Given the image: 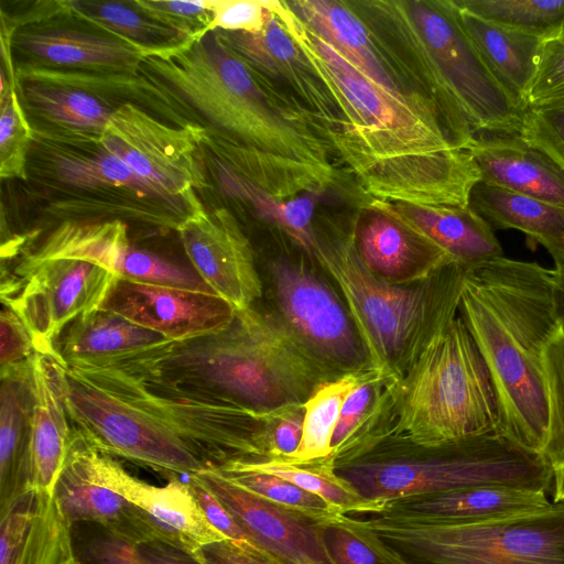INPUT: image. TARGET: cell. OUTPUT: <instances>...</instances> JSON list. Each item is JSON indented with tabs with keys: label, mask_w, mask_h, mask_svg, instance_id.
Masks as SVG:
<instances>
[{
	"label": "cell",
	"mask_w": 564,
	"mask_h": 564,
	"mask_svg": "<svg viewBox=\"0 0 564 564\" xmlns=\"http://www.w3.org/2000/svg\"><path fill=\"white\" fill-rule=\"evenodd\" d=\"M273 11L341 113L330 135L378 202L469 207L480 181L471 154L429 97L383 86L312 32L285 1Z\"/></svg>",
	"instance_id": "cell-1"
},
{
	"label": "cell",
	"mask_w": 564,
	"mask_h": 564,
	"mask_svg": "<svg viewBox=\"0 0 564 564\" xmlns=\"http://www.w3.org/2000/svg\"><path fill=\"white\" fill-rule=\"evenodd\" d=\"M73 429L97 452L193 475L265 456L268 413L203 401L130 362L65 367Z\"/></svg>",
	"instance_id": "cell-2"
},
{
	"label": "cell",
	"mask_w": 564,
	"mask_h": 564,
	"mask_svg": "<svg viewBox=\"0 0 564 564\" xmlns=\"http://www.w3.org/2000/svg\"><path fill=\"white\" fill-rule=\"evenodd\" d=\"M555 270L498 257L466 269L459 315L490 372L498 433L542 453L549 402L544 348L560 324Z\"/></svg>",
	"instance_id": "cell-3"
},
{
	"label": "cell",
	"mask_w": 564,
	"mask_h": 564,
	"mask_svg": "<svg viewBox=\"0 0 564 564\" xmlns=\"http://www.w3.org/2000/svg\"><path fill=\"white\" fill-rule=\"evenodd\" d=\"M140 70L164 84L207 128L258 155L300 191L332 183L326 144L274 102L215 31L144 57Z\"/></svg>",
	"instance_id": "cell-4"
},
{
	"label": "cell",
	"mask_w": 564,
	"mask_h": 564,
	"mask_svg": "<svg viewBox=\"0 0 564 564\" xmlns=\"http://www.w3.org/2000/svg\"><path fill=\"white\" fill-rule=\"evenodd\" d=\"M135 362L187 395L258 413L304 403L319 384L332 380L326 364L285 323L252 306L236 310L220 330L169 340Z\"/></svg>",
	"instance_id": "cell-5"
},
{
	"label": "cell",
	"mask_w": 564,
	"mask_h": 564,
	"mask_svg": "<svg viewBox=\"0 0 564 564\" xmlns=\"http://www.w3.org/2000/svg\"><path fill=\"white\" fill-rule=\"evenodd\" d=\"M465 271L441 296L397 375L389 434L425 449L498 433L492 379L459 315Z\"/></svg>",
	"instance_id": "cell-6"
},
{
	"label": "cell",
	"mask_w": 564,
	"mask_h": 564,
	"mask_svg": "<svg viewBox=\"0 0 564 564\" xmlns=\"http://www.w3.org/2000/svg\"><path fill=\"white\" fill-rule=\"evenodd\" d=\"M31 129L25 182L58 224L120 220L177 232L206 210L198 196L171 195L137 175L100 135Z\"/></svg>",
	"instance_id": "cell-7"
},
{
	"label": "cell",
	"mask_w": 564,
	"mask_h": 564,
	"mask_svg": "<svg viewBox=\"0 0 564 564\" xmlns=\"http://www.w3.org/2000/svg\"><path fill=\"white\" fill-rule=\"evenodd\" d=\"M376 3L419 43L431 99L448 121L475 133L519 132L523 106L486 65L451 0Z\"/></svg>",
	"instance_id": "cell-8"
},
{
	"label": "cell",
	"mask_w": 564,
	"mask_h": 564,
	"mask_svg": "<svg viewBox=\"0 0 564 564\" xmlns=\"http://www.w3.org/2000/svg\"><path fill=\"white\" fill-rule=\"evenodd\" d=\"M337 474L369 501L403 499L479 486L503 485L546 492L553 468L542 453L527 449L499 433L469 437L423 459L348 463Z\"/></svg>",
	"instance_id": "cell-9"
},
{
	"label": "cell",
	"mask_w": 564,
	"mask_h": 564,
	"mask_svg": "<svg viewBox=\"0 0 564 564\" xmlns=\"http://www.w3.org/2000/svg\"><path fill=\"white\" fill-rule=\"evenodd\" d=\"M312 254L337 284L368 366L392 377L445 290L465 270L453 263L423 286L409 288L375 275L361 261L352 238L317 239Z\"/></svg>",
	"instance_id": "cell-10"
},
{
	"label": "cell",
	"mask_w": 564,
	"mask_h": 564,
	"mask_svg": "<svg viewBox=\"0 0 564 564\" xmlns=\"http://www.w3.org/2000/svg\"><path fill=\"white\" fill-rule=\"evenodd\" d=\"M361 523L426 564H564V500L484 523H446L397 510Z\"/></svg>",
	"instance_id": "cell-11"
},
{
	"label": "cell",
	"mask_w": 564,
	"mask_h": 564,
	"mask_svg": "<svg viewBox=\"0 0 564 564\" xmlns=\"http://www.w3.org/2000/svg\"><path fill=\"white\" fill-rule=\"evenodd\" d=\"M116 274L76 259H22L14 273H1V302L26 327L35 351L58 358L56 343L79 315L98 308Z\"/></svg>",
	"instance_id": "cell-12"
},
{
	"label": "cell",
	"mask_w": 564,
	"mask_h": 564,
	"mask_svg": "<svg viewBox=\"0 0 564 564\" xmlns=\"http://www.w3.org/2000/svg\"><path fill=\"white\" fill-rule=\"evenodd\" d=\"M205 128L176 127L126 104L109 118L100 143L160 189L174 196L194 197L209 187L197 153Z\"/></svg>",
	"instance_id": "cell-13"
},
{
	"label": "cell",
	"mask_w": 564,
	"mask_h": 564,
	"mask_svg": "<svg viewBox=\"0 0 564 564\" xmlns=\"http://www.w3.org/2000/svg\"><path fill=\"white\" fill-rule=\"evenodd\" d=\"M270 273L284 323L317 358L346 372L368 365L349 314L323 280L288 260L272 262Z\"/></svg>",
	"instance_id": "cell-14"
},
{
	"label": "cell",
	"mask_w": 564,
	"mask_h": 564,
	"mask_svg": "<svg viewBox=\"0 0 564 564\" xmlns=\"http://www.w3.org/2000/svg\"><path fill=\"white\" fill-rule=\"evenodd\" d=\"M23 258L84 260L127 280L214 293L193 269L131 245L128 225L120 220L59 223Z\"/></svg>",
	"instance_id": "cell-15"
},
{
	"label": "cell",
	"mask_w": 564,
	"mask_h": 564,
	"mask_svg": "<svg viewBox=\"0 0 564 564\" xmlns=\"http://www.w3.org/2000/svg\"><path fill=\"white\" fill-rule=\"evenodd\" d=\"M73 431L69 452L86 477L144 511L181 549L194 554L204 545L227 540L209 523L187 481L171 478L163 487L150 485L130 475L111 456L90 447Z\"/></svg>",
	"instance_id": "cell-16"
},
{
	"label": "cell",
	"mask_w": 564,
	"mask_h": 564,
	"mask_svg": "<svg viewBox=\"0 0 564 564\" xmlns=\"http://www.w3.org/2000/svg\"><path fill=\"white\" fill-rule=\"evenodd\" d=\"M99 308L181 341L228 326L236 307L215 293L116 276Z\"/></svg>",
	"instance_id": "cell-17"
},
{
	"label": "cell",
	"mask_w": 564,
	"mask_h": 564,
	"mask_svg": "<svg viewBox=\"0 0 564 564\" xmlns=\"http://www.w3.org/2000/svg\"><path fill=\"white\" fill-rule=\"evenodd\" d=\"M193 270L205 284L236 310L262 295L251 245L226 207L205 210L177 231Z\"/></svg>",
	"instance_id": "cell-18"
},
{
	"label": "cell",
	"mask_w": 564,
	"mask_h": 564,
	"mask_svg": "<svg viewBox=\"0 0 564 564\" xmlns=\"http://www.w3.org/2000/svg\"><path fill=\"white\" fill-rule=\"evenodd\" d=\"M197 476L276 563L335 564L323 524L246 490L217 469H206Z\"/></svg>",
	"instance_id": "cell-19"
},
{
	"label": "cell",
	"mask_w": 564,
	"mask_h": 564,
	"mask_svg": "<svg viewBox=\"0 0 564 564\" xmlns=\"http://www.w3.org/2000/svg\"><path fill=\"white\" fill-rule=\"evenodd\" d=\"M20 63L83 72L139 74L147 53L63 14L24 25L11 37Z\"/></svg>",
	"instance_id": "cell-20"
},
{
	"label": "cell",
	"mask_w": 564,
	"mask_h": 564,
	"mask_svg": "<svg viewBox=\"0 0 564 564\" xmlns=\"http://www.w3.org/2000/svg\"><path fill=\"white\" fill-rule=\"evenodd\" d=\"M31 377L28 490L53 495L74 432L65 402V366L53 356L35 351L31 359Z\"/></svg>",
	"instance_id": "cell-21"
},
{
	"label": "cell",
	"mask_w": 564,
	"mask_h": 564,
	"mask_svg": "<svg viewBox=\"0 0 564 564\" xmlns=\"http://www.w3.org/2000/svg\"><path fill=\"white\" fill-rule=\"evenodd\" d=\"M214 31L258 75L281 80L293 88L327 122L330 135L338 130L341 113L333 96L286 31L273 7L265 25L259 32Z\"/></svg>",
	"instance_id": "cell-22"
},
{
	"label": "cell",
	"mask_w": 564,
	"mask_h": 564,
	"mask_svg": "<svg viewBox=\"0 0 564 564\" xmlns=\"http://www.w3.org/2000/svg\"><path fill=\"white\" fill-rule=\"evenodd\" d=\"M53 497L69 527L77 522H91L100 525L108 535L124 542H163L180 547L144 511L122 496L89 480L70 452Z\"/></svg>",
	"instance_id": "cell-23"
},
{
	"label": "cell",
	"mask_w": 564,
	"mask_h": 564,
	"mask_svg": "<svg viewBox=\"0 0 564 564\" xmlns=\"http://www.w3.org/2000/svg\"><path fill=\"white\" fill-rule=\"evenodd\" d=\"M17 80L83 89L121 107L132 104L166 123L185 128L205 126L196 112L164 84L140 70L131 73L83 72L14 63Z\"/></svg>",
	"instance_id": "cell-24"
},
{
	"label": "cell",
	"mask_w": 564,
	"mask_h": 564,
	"mask_svg": "<svg viewBox=\"0 0 564 564\" xmlns=\"http://www.w3.org/2000/svg\"><path fill=\"white\" fill-rule=\"evenodd\" d=\"M70 528L53 495L24 491L0 510V564H64L74 555Z\"/></svg>",
	"instance_id": "cell-25"
},
{
	"label": "cell",
	"mask_w": 564,
	"mask_h": 564,
	"mask_svg": "<svg viewBox=\"0 0 564 564\" xmlns=\"http://www.w3.org/2000/svg\"><path fill=\"white\" fill-rule=\"evenodd\" d=\"M469 153L480 181L564 207V170L518 133H476Z\"/></svg>",
	"instance_id": "cell-26"
},
{
	"label": "cell",
	"mask_w": 564,
	"mask_h": 564,
	"mask_svg": "<svg viewBox=\"0 0 564 564\" xmlns=\"http://www.w3.org/2000/svg\"><path fill=\"white\" fill-rule=\"evenodd\" d=\"M375 209L443 250L465 269L503 256L491 226L470 207L441 208L377 200Z\"/></svg>",
	"instance_id": "cell-27"
},
{
	"label": "cell",
	"mask_w": 564,
	"mask_h": 564,
	"mask_svg": "<svg viewBox=\"0 0 564 564\" xmlns=\"http://www.w3.org/2000/svg\"><path fill=\"white\" fill-rule=\"evenodd\" d=\"M355 243L364 264L395 285L426 282L456 263L446 252L379 210L359 226Z\"/></svg>",
	"instance_id": "cell-28"
},
{
	"label": "cell",
	"mask_w": 564,
	"mask_h": 564,
	"mask_svg": "<svg viewBox=\"0 0 564 564\" xmlns=\"http://www.w3.org/2000/svg\"><path fill=\"white\" fill-rule=\"evenodd\" d=\"M167 341L159 333L98 307L64 328L56 351L67 368H99L120 364Z\"/></svg>",
	"instance_id": "cell-29"
},
{
	"label": "cell",
	"mask_w": 564,
	"mask_h": 564,
	"mask_svg": "<svg viewBox=\"0 0 564 564\" xmlns=\"http://www.w3.org/2000/svg\"><path fill=\"white\" fill-rule=\"evenodd\" d=\"M393 502L397 510L455 524H474L533 513L549 508L545 492L503 485H479Z\"/></svg>",
	"instance_id": "cell-30"
},
{
	"label": "cell",
	"mask_w": 564,
	"mask_h": 564,
	"mask_svg": "<svg viewBox=\"0 0 564 564\" xmlns=\"http://www.w3.org/2000/svg\"><path fill=\"white\" fill-rule=\"evenodd\" d=\"M469 207L492 229H516L534 250L542 246L564 268V207L479 181L469 197Z\"/></svg>",
	"instance_id": "cell-31"
},
{
	"label": "cell",
	"mask_w": 564,
	"mask_h": 564,
	"mask_svg": "<svg viewBox=\"0 0 564 564\" xmlns=\"http://www.w3.org/2000/svg\"><path fill=\"white\" fill-rule=\"evenodd\" d=\"M31 359L0 371V510L28 490Z\"/></svg>",
	"instance_id": "cell-32"
},
{
	"label": "cell",
	"mask_w": 564,
	"mask_h": 564,
	"mask_svg": "<svg viewBox=\"0 0 564 564\" xmlns=\"http://www.w3.org/2000/svg\"><path fill=\"white\" fill-rule=\"evenodd\" d=\"M451 3L486 65L524 108L545 39L482 19L453 0Z\"/></svg>",
	"instance_id": "cell-33"
},
{
	"label": "cell",
	"mask_w": 564,
	"mask_h": 564,
	"mask_svg": "<svg viewBox=\"0 0 564 564\" xmlns=\"http://www.w3.org/2000/svg\"><path fill=\"white\" fill-rule=\"evenodd\" d=\"M17 93L31 128L101 135L116 104L67 86L17 80Z\"/></svg>",
	"instance_id": "cell-34"
},
{
	"label": "cell",
	"mask_w": 564,
	"mask_h": 564,
	"mask_svg": "<svg viewBox=\"0 0 564 564\" xmlns=\"http://www.w3.org/2000/svg\"><path fill=\"white\" fill-rule=\"evenodd\" d=\"M285 2L312 32L366 75L383 86L400 88L368 29L346 3L333 0Z\"/></svg>",
	"instance_id": "cell-35"
},
{
	"label": "cell",
	"mask_w": 564,
	"mask_h": 564,
	"mask_svg": "<svg viewBox=\"0 0 564 564\" xmlns=\"http://www.w3.org/2000/svg\"><path fill=\"white\" fill-rule=\"evenodd\" d=\"M197 153L207 181L210 178L223 196L246 205L261 219L284 230L306 252L313 253L317 238L311 223L322 192L284 200L267 194L220 163Z\"/></svg>",
	"instance_id": "cell-36"
},
{
	"label": "cell",
	"mask_w": 564,
	"mask_h": 564,
	"mask_svg": "<svg viewBox=\"0 0 564 564\" xmlns=\"http://www.w3.org/2000/svg\"><path fill=\"white\" fill-rule=\"evenodd\" d=\"M64 1L67 15L145 52L147 56L186 42L171 29L143 14L133 1Z\"/></svg>",
	"instance_id": "cell-37"
},
{
	"label": "cell",
	"mask_w": 564,
	"mask_h": 564,
	"mask_svg": "<svg viewBox=\"0 0 564 564\" xmlns=\"http://www.w3.org/2000/svg\"><path fill=\"white\" fill-rule=\"evenodd\" d=\"M225 466L280 477L321 497L345 513H383L389 509L388 505L369 501L362 498L348 481L337 474L335 463L330 457L306 464H293L282 458L241 459L231 462Z\"/></svg>",
	"instance_id": "cell-38"
},
{
	"label": "cell",
	"mask_w": 564,
	"mask_h": 564,
	"mask_svg": "<svg viewBox=\"0 0 564 564\" xmlns=\"http://www.w3.org/2000/svg\"><path fill=\"white\" fill-rule=\"evenodd\" d=\"M365 367L325 381L313 391L303 403L304 423L300 446L285 460L306 464L332 456L330 443L341 406L349 392L361 379Z\"/></svg>",
	"instance_id": "cell-39"
},
{
	"label": "cell",
	"mask_w": 564,
	"mask_h": 564,
	"mask_svg": "<svg viewBox=\"0 0 564 564\" xmlns=\"http://www.w3.org/2000/svg\"><path fill=\"white\" fill-rule=\"evenodd\" d=\"M488 21L547 39L564 28V0H453Z\"/></svg>",
	"instance_id": "cell-40"
},
{
	"label": "cell",
	"mask_w": 564,
	"mask_h": 564,
	"mask_svg": "<svg viewBox=\"0 0 564 564\" xmlns=\"http://www.w3.org/2000/svg\"><path fill=\"white\" fill-rule=\"evenodd\" d=\"M232 482L275 505L296 511L319 524L340 520L346 513L280 477L231 466L216 468Z\"/></svg>",
	"instance_id": "cell-41"
},
{
	"label": "cell",
	"mask_w": 564,
	"mask_h": 564,
	"mask_svg": "<svg viewBox=\"0 0 564 564\" xmlns=\"http://www.w3.org/2000/svg\"><path fill=\"white\" fill-rule=\"evenodd\" d=\"M560 318V317H558ZM549 422L542 455L552 468L564 466V319L543 351Z\"/></svg>",
	"instance_id": "cell-42"
},
{
	"label": "cell",
	"mask_w": 564,
	"mask_h": 564,
	"mask_svg": "<svg viewBox=\"0 0 564 564\" xmlns=\"http://www.w3.org/2000/svg\"><path fill=\"white\" fill-rule=\"evenodd\" d=\"M323 528L335 564H406L359 520L344 516Z\"/></svg>",
	"instance_id": "cell-43"
},
{
	"label": "cell",
	"mask_w": 564,
	"mask_h": 564,
	"mask_svg": "<svg viewBox=\"0 0 564 564\" xmlns=\"http://www.w3.org/2000/svg\"><path fill=\"white\" fill-rule=\"evenodd\" d=\"M82 564H200L196 557L163 542L129 543L111 535L93 539L86 546Z\"/></svg>",
	"instance_id": "cell-44"
},
{
	"label": "cell",
	"mask_w": 564,
	"mask_h": 564,
	"mask_svg": "<svg viewBox=\"0 0 564 564\" xmlns=\"http://www.w3.org/2000/svg\"><path fill=\"white\" fill-rule=\"evenodd\" d=\"M32 129L17 89L0 99V176L26 181Z\"/></svg>",
	"instance_id": "cell-45"
},
{
	"label": "cell",
	"mask_w": 564,
	"mask_h": 564,
	"mask_svg": "<svg viewBox=\"0 0 564 564\" xmlns=\"http://www.w3.org/2000/svg\"><path fill=\"white\" fill-rule=\"evenodd\" d=\"M133 2L143 14L171 29L185 41L198 40L212 31L214 15L210 0Z\"/></svg>",
	"instance_id": "cell-46"
},
{
	"label": "cell",
	"mask_w": 564,
	"mask_h": 564,
	"mask_svg": "<svg viewBox=\"0 0 564 564\" xmlns=\"http://www.w3.org/2000/svg\"><path fill=\"white\" fill-rule=\"evenodd\" d=\"M518 134L564 170V101L525 107Z\"/></svg>",
	"instance_id": "cell-47"
},
{
	"label": "cell",
	"mask_w": 564,
	"mask_h": 564,
	"mask_svg": "<svg viewBox=\"0 0 564 564\" xmlns=\"http://www.w3.org/2000/svg\"><path fill=\"white\" fill-rule=\"evenodd\" d=\"M564 101V28L542 43L538 68L525 107Z\"/></svg>",
	"instance_id": "cell-48"
},
{
	"label": "cell",
	"mask_w": 564,
	"mask_h": 564,
	"mask_svg": "<svg viewBox=\"0 0 564 564\" xmlns=\"http://www.w3.org/2000/svg\"><path fill=\"white\" fill-rule=\"evenodd\" d=\"M188 485L192 492L206 516L209 523L231 540L252 553L265 558L272 564H279L264 550H262L248 533L237 523L230 512L225 508L215 494L199 479L197 474L188 475Z\"/></svg>",
	"instance_id": "cell-49"
},
{
	"label": "cell",
	"mask_w": 564,
	"mask_h": 564,
	"mask_svg": "<svg viewBox=\"0 0 564 564\" xmlns=\"http://www.w3.org/2000/svg\"><path fill=\"white\" fill-rule=\"evenodd\" d=\"M304 423L303 403H292L269 411L265 448L269 458H290L299 448Z\"/></svg>",
	"instance_id": "cell-50"
},
{
	"label": "cell",
	"mask_w": 564,
	"mask_h": 564,
	"mask_svg": "<svg viewBox=\"0 0 564 564\" xmlns=\"http://www.w3.org/2000/svg\"><path fill=\"white\" fill-rule=\"evenodd\" d=\"M212 31L256 33L265 25L273 7L271 0H210Z\"/></svg>",
	"instance_id": "cell-51"
},
{
	"label": "cell",
	"mask_w": 564,
	"mask_h": 564,
	"mask_svg": "<svg viewBox=\"0 0 564 564\" xmlns=\"http://www.w3.org/2000/svg\"><path fill=\"white\" fill-rule=\"evenodd\" d=\"M0 366L13 367L32 358L35 348L32 338L17 314L2 304L0 313Z\"/></svg>",
	"instance_id": "cell-52"
},
{
	"label": "cell",
	"mask_w": 564,
	"mask_h": 564,
	"mask_svg": "<svg viewBox=\"0 0 564 564\" xmlns=\"http://www.w3.org/2000/svg\"><path fill=\"white\" fill-rule=\"evenodd\" d=\"M193 555L200 564H272L228 539L204 545Z\"/></svg>",
	"instance_id": "cell-53"
},
{
	"label": "cell",
	"mask_w": 564,
	"mask_h": 564,
	"mask_svg": "<svg viewBox=\"0 0 564 564\" xmlns=\"http://www.w3.org/2000/svg\"><path fill=\"white\" fill-rule=\"evenodd\" d=\"M556 284H555V303L557 316L564 319V268L555 269Z\"/></svg>",
	"instance_id": "cell-54"
},
{
	"label": "cell",
	"mask_w": 564,
	"mask_h": 564,
	"mask_svg": "<svg viewBox=\"0 0 564 564\" xmlns=\"http://www.w3.org/2000/svg\"><path fill=\"white\" fill-rule=\"evenodd\" d=\"M554 496L553 502L564 500V466L553 468Z\"/></svg>",
	"instance_id": "cell-55"
},
{
	"label": "cell",
	"mask_w": 564,
	"mask_h": 564,
	"mask_svg": "<svg viewBox=\"0 0 564 564\" xmlns=\"http://www.w3.org/2000/svg\"><path fill=\"white\" fill-rule=\"evenodd\" d=\"M64 564H82L79 560L74 555H72L69 558H67Z\"/></svg>",
	"instance_id": "cell-56"
}]
</instances>
